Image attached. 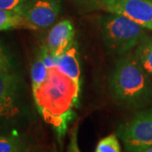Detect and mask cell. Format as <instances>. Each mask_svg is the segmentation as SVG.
I'll return each mask as SVG.
<instances>
[{
    "label": "cell",
    "mask_w": 152,
    "mask_h": 152,
    "mask_svg": "<svg viewBox=\"0 0 152 152\" xmlns=\"http://www.w3.org/2000/svg\"><path fill=\"white\" fill-rule=\"evenodd\" d=\"M33 91L39 113L50 124L61 141L75 119L80 91L58 65L48 69L46 80Z\"/></svg>",
    "instance_id": "obj_1"
},
{
    "label": "cell",
    "mask_w": 152,
    "mask_h": 152,
    "mask_svg": "<svg viewBox=\"0 0 152 152\" xmlns=\"http://www.w3.org/2000/svg\"><path fill=\"white\" fill-rule=\"evenodd\" d=\"M110 91L117 102L129 108H141L152 101V84L134 53L119 56L109 81Z\"/></svg>",
    "instance_id": "obj_2"
},
{
    "label": "cell",
    "mask_w": 152,
    "mask_h": 152,
    "mask_svg": "<svg viewBox=\"0 0 152 152\" xmlns=\"http://www.w3.org/2000/svg\"><path fill=\"white\" fill-rule=\"evenodd\" d=\"M101 34L107 52L118 56L129 53L146 37L145 28L126 17L114 14L102 19Z\"/></svg>",
    "instance_id": "obj_3"
},
{
    "label": "cell",
    "mask_w": 152,
    "mask_h": 152,
    "mask_svg": "<svg viewBox=\"0 0 152 152\" xmlns=\"http://www.w3.org/2000/svg\"><path fill=\"white\" fill-rule=\"evenodd\" d=\"M117 135L127 152H142L152 146V107L135 114L121 124Z\"/></svg>",
    "instance_id": "obj_4"
},
{
    "label": "cell",
    "mask_w": 152,
    "mask_h": 152,
    "mask_svg": "<svg viewBox=\"0 0 152 152\" xmlns=\"http://www.w3.org/2000/svg\"><path fill=\"white\" fill-rule=\"evenodd\" d=\"M98 8L152 30V0H93Z\"/></svg>",
    "instance_id": "obj_5"
},
{
    "label": "cell",
    "mask_w": 152,
    "mask_h": 152,
    "mask_svg": "<svg viewBox=\"0 0 152 152\" xmlns=\"http://www.w3.org/2000/svg\"><path fill=\"white\" fill-rule=\"evenodd\" d=\"M60 0H29L21 15L37 30L52 26L58 18Z\"/></svg>",
    "instance_id": "obj_6"
},
{
    "label": "cell",
    "mask_w": 152,
    "mask_h": 152,
    "mask_svg": "<svg viewBox=\"0 0 152 152\" xmlns=\"http://www.w3.org/2000/svg\"><path fill=\"white\" fill-rule=\"evenodd\" d=\"M75 30L73 23L69 20H64L50 30L45 45L50 54L58 61L75 43Z\"/></svg>",
    "instance_id": "obj_7"
},
{
    "label": "cell",
    "mask_w": 152,
    "mask_h": 152,
    "mask_svg": "<svg viewBox=\"0 0 152 152\" xmlns=\"http://www.w3.org/2000/svg\"><path fill=\"white\" fill-rule=\"evenodd\" d=\"M19 80L10 69L0 70V119L16 113V98Z\"/></svg>",
    "instance_id": "obj_8"
},
{
    "label": "cell",
    "mask_w": 152,
    "mask_h": 152,
    "mask_svg": "<svg viewBox=\"0 0 152 152\" xmlns=\"http://www.w3.org/2000/svg\"><path fill=\"white\" fill-rule=\"evenodd\" d=\"M57 65L66 75H68L76 84L81 91V78H80V64L79 49L75 42L65 53L62 55L57 61Z\"/></svg>",
    "instance_id": "obj_9"
},
{
    "label": "cell",
    "mask_w": 152,
    "mask_h": 152,
    "mask_svg": "<svg viewBox=\"0 0 152 152\" xmlns=\"http://www.w3.org/2000/svg\"><path fill=\"white\" fill-rule=\"evenodd\" d=\"M12 29H26L37 31L22 15L10 10H0V31Z\"/></svg>",
    "instance_id": "obj_10"
},
{
    "label": "cell",
    "mask_w": 152,
    "mask_h": 152,
    "mask_svg": "<svg viewBox=\"0 0 152 152\" xmlns=\"http://www.w3.org/2000/svg\"><path fill=\"white\" fill-rule=\"evenodd\" d=\"M0 152H30V145L21 136L0 134Z\"/></svg>",
    "instance_id": "obj_11"
},
{
    "label": "cell",
    "mask_w": 152,
    "mask_h": 152,
    "mask_svg": "<svg viewBox=\"0 0 152 152\" xmlns=\"http://www.w3.org/2000/svg\"><path fill=\"white\" fill-rule=\"evenodd\" d=\"M136 58L144 70L152 76V39L145 37L136 47L134 52Z\"/></svg>",
    "instance_id": "obj_12"
},
{
    "label": "cell",
    "mask_w": 152,
    "mask_h": 152,
    "mask_svg": "<svg viewBox=\"0 0 152 152\" xmlns=\"http://www.w3.org/2000/svg\"><path fill=\"white\" fill-rule=\"evenodd\" d=\"M48 68L47 67L45 61H44L43 53L42 49L37 52L36 58L34 60L31 67V86L32 91L37 89L42 83H43L48 76Z\"/></svg>",
    "instance_id": "obj_13"
},
{
    "label": "cell",
    "mask_w": 152,
    "mask_h": 152,
    "mask_svg": "<svg viewBox=\"0 0 152 152\" xmlns=\"http://www.w3.org/2000/svg\"><path fill=\"white\" fill-rule=\"evenodd\" d=\"M95 152H121L118 137L117 134H109L97 143Z\"/></svg>",
    "instance_id": "obj_14"
},
{
    "label": "cell",
    "mask_w": 152,
    "mask_h": 152,
    "mask_svg": "<svg viewBox=\"0 0 152 152\" xmlns=\"http://www.w3.org/2000/svg\"><path fill=\"white\" fill-rule=\"evenodd\" d=\"M29 0H0V10H10L21 15Z\"/></svg>",
    "instance_id": "obj_15"
},
{
    "label": "cell",
    "mask_w": 152,
    "mask_h": 152,
    "mask_svg": "<svg viewBox=\"0 0 152 152\" xmlns=\"http://www.w3.org/2000/svg\"><path fill=\"white\" fill-rule=\"evenodd\" d=\"M67 152H80L78 144V128L74 127L70 132L69 143L68 145Z\"/></svg>",
    "instance_id": "obj_16"
},
{
    "label": "cell",
    "mask_w": 152,
    "mask_h": 152,
    "mask_svg": "<svg viewBox=\"0 0 152 152\" xmlns=\"http://www.w3.org/2000/svg\"><path fill=\"white\" fill-rule=\"evenodd\" d=\"M10 69V63L7 58H3L0 56V70Z\"/></svg>",
    "instance_id": "obj_17"
},
{
    "label": "cell",
    "mask_w": 152,
    "mask_h": 152,
    "mask_svg": "<svg viewBox=\"0 0 152 152\" xmlns=\"http://www.w3.org/2000/svg\"><path fill=\"white\" fill-rule=\"evenodd\" d=\"M0 56L3 57V58H6V56L4 55V51H3V49H2L1 47H0Z\"/></svg>",
    "instance_id": "obj_18"
},
{
    "label": "cell",
    "mask_w": 152,
    "mask_h": 152,
    "mask_svg": "<svg viewBox=\"0 0 152 152\" xmlns=\"http://www.w3.org/2000/svg\"><path fill=\"white\" fill-rule=\"evenodd\" d=\"M142 152H152V146L150 147V148H148L146 150H145V151H143Z\"/></svg>",
    "instance_id": "obj_19"
},
{
    "label": "cell",
    "mask_w": 152,
    "mask_h": 152,
    "mask_svg": "<svg viewBox=\"0 0 152 152\" xmlns=\"http://www.w3.org/2000/svg\"><path fill=\"white\" fill-rule=\"evenodd\" d=\"M41 152H42V151H41Z\"/></svg>",
    "instance_id": "obj_20"
}]
</instances>
